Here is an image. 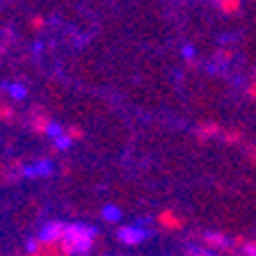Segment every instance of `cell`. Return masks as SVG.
Returning a JSON list of instances; mask_svg holds the SVG:
<instances>
[{
	"label": "cell",
	"instance_id": "6da1fadb",
	"mask_svg": "<svg viewBox=\"0 0 256 256\" xmlns=\"http://www.w3.org/2000/svg\"><path fill=\"white\" fill-rule=\"evenodd\" d=\"M94 236H96V231L92 229V226H85V224H69V226H64L60 245H62L64 254L82 256L92 250Z\"/></svg>",
	"mask_w": 256,
	"mask_h": 256
},
{
	"label": "cell",
	"instance_id": "7a4b0ae2",
	"mask_svg": "<svg viewBox=\"0 0 256 256\" xmlns=\"http://www.w3.org/2000/svg\"><path fill=\"white\" fill-rule=\"evenodd\" d=\"M64 234V224L62 222H48L46 226L39 234V242L42 245H53V242H60Z\"/></svg>",
	"mask_w": 256,
	"mask_h": 256
},
{
	"label": "cell",
	"instance_id": "3957f363",
	"mask_svg": "<svg viewBox=\"0 0 256 256\" xmlns=\"http://www.w3.org/2000/svg\"><path fill=\"white\" fill-rule=\"evenodd\" d=\"M119 240L122 242H126V245H138V242H142L144 238H146V231L142 229V226H122V229L117 231Z\"/></svg>",
	"mask_w": 256,
	"mask_h": 256
},
{
	"label": "cell",
	"instance_id": "277c9868",
	"mask_svg": "<svg viewBox=\"0 0 256 256\" xmlns=\"http://www.w3.org/2000/svg\"><path fill=\"white\" fill-rule=\"evenodd\" d=\"M158 222H160V226H162V229H167V231H181L183 229V220L178 218V215L174 213V210H170V208H167V210H162V213L158 215Z\"/></svg>",
	"mask_w": 256,
	"mask_h": 256
},
{
	"label": "cell",
	"instance_id": "5b68a950",
	"mask_svg": "<svg viewBox=\"0 0 256 256\" xmlns=\"http://www.w3.org/2000/svg\"><path fill=\"white\" fill-rule=\"evenodd\" d=\"M50 172H53V162H50V160H37V162H32L30 167H26L23 174H26L28 178H37V176H48Z\"/></svg>",
	"mask_w": 256,
	"mask_h": 256
},
{
	"label": "cell",
	"instance_id": "8992f818",
	"mask_svg": "<svg viewBox=\"0 0 256 256\" xmlns=\"http://www.w3.org/2000/svg\"><path fill=\"white\" fill-rule=\"evenodd\" d=\"M202 242L206 247H210V250H229V240L222 234H204Z\"/></svg>",
	"mask_w": 256,
	"mask_h": 256
},
{
	"label": "cell",
	"instance_id": "52a82bcc",
	"mask_svg": "<svg viewBox=\"0 0 256 256\" xmlns=\"http://www.w3.org/2000/svg\"><path fill=\"white\" fill-rule=\"evenodd\" d=\"M5 90L10 92L12 98H26V94H28L26 87H23V85H16V82H7Z\"/></svg>",
	"mask_w": 256,
	"mask_h": 256
},
{
	"label": "cell",
	"instance_id": "ba28073f",
	"mask_svg": "<svg viewBox=\"0 0 256 256\" xmlns=\"http://www.w3.org/2000/svg\"><path fill=\"white\" fill-rule=\"evenodd\" d=\"M53 142H55V146H58V149H69L71 144H74V138L64 130V133H60L58 138H53Z\"/></svg>",
	"mask_w": 256,
	"mask_h": 256
},
{
	"label": "cell",
	"instance_id": "9c48e42d",
	"mask_svg": "<svg viewBox=\"0 0 256 256\" xmlns=\"http://www.w3.org/2000/svg\"><path fill=\"white\" fill-rule=\"evenodd\" d=\"M103 218L110 220V222H117V220L122 218V210H119L117 206H106L103 208Z\"/></svg>",
	"mask_w": 256,
	"mask_h": 256
},
{
	"label": "cell",
	"instance_id": "30bf717a",
	"mask_svg": "<svg viewBox=\"0 0 256 256\" xmlns=\"http://www.w3.org/2000/svg\"><path fill=\"white\" fill-rule=\"evenodd\" d=\"M46 133L50 135V138H58L60 133H64L62 130V126L60 124H55V122H48V126H46Z\"/></svg>",
	"mask_w": 256,
	"mask_h": 256
},
{
	"label": "cell",
	"instance_id": "8fae6325",
	"mask_svg": "<svg viewBox=\"0 0 256 256\" xmlns=\"http://www.w3.org/2000/svg\"><path fill=\"white\" fill-rule=\"evenodd\" d=\"M240 252H242L245 256H256V242H254V240H250V242H242Z\"/></svg>",
	"mask_w": 256,
	"mask_h": 256
},
{
	"label": "cell",
	"instance_id": "7c38bea8",
	"mask_svg": "<svg viewBox=\"0 0 256 256\" xmlns=\"http://www.w3.org/2000/svg\"><path fill=\"white\" fill-rule=\"evenodd\" d=\"M183 55H186V58H192V55H194V48H192V46H183Z\"/></svg>",
	"mask_w": 256,
	"mask_h": 256
},
{
	"label": "cell",
	"instance_id": "4fadbf2b",
	"mask_svg": "<svg viewBox=\"0 0 256 256\" xmlns=\"http://www.w3.org/2000/svg\"><path fill=\"white\" fill-rule=\"evenodd\" d=\"M250 94H252V96H254V98H256V82H254V85H252V90H250Z\"/></svg>",
	"mask_w": 256,
	"mask_h": 256
},
{
	"label": "cell",
	"instance_id": "5bb4252c",
	"mask_svg": "<svg viewBox=\"0 0 256 256\" xmlns=\"http://www.w3.org/2000/svg\"><path fill=\"white\" fill-rule=\"evenodd\" d=\"M250 158H252V160H254V162H256V149H252V151H250Z\"/></svg>",
	"mask_w": 256,
	"mask_h": 256
}]
</instances>
